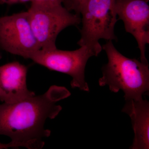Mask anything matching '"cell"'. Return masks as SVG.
I'll return each mask as SVG.
<instances>
[{
    "label": "cell",
    "instance_id": "cell-1",
    "mask_svg": "<svg viewBox=\"0 0 149 149\" xmlns=\"http://www.w3.org/2000/svg\"><path fill=\"white\" fill-rule=\"evenodd\" d=\"M70 95L65 87L52 85L43 95L0 104V135L10 138L12 148H42L51 133L45 128L46 120L58 115L62 108L56 103Z\"/></svg>",
    "mask_w": 149,
    "mask_h": 149
},
{
    "label": "cell",
    "instance_id": "cell-2",
    "mask_svg": "<svg viewBox=\"0 0 149 149\" xmlns=\"http://www.w3.org/2000/svg\"><path fill=\"white\" fill-rule=\"evenodd\" d=\"M102 48L106 53L108 63L102 67L103 75L99 79V85H107L115 93L121 90L125 101L143 99L149 91V64L123 56L115 47L112 41H108Z\"/></svg>",
    "mask_w": 149,
    "mask_h": 149
},
{
    "label": "cell",
    "instance_id": "cell-3",
    "mask_svg": "<svg viewBox=\"0 0 149 149\" xmlns=\"http://www.w3.org/2000/svg\"><path fill=\"white\" fill-rule=\"evenodd\" d=\"M116 0H87L80 12L82 15L80 47L87 46L98 54L102 48L99 41L117 40L114 27L117 19L115 7Z\"/></svg>",
    "mask_w": 149,
    "mask_h": 149
},
{
    "label": "cell",
    "instance_id": "cell-4",
    "mask_svg": "<svg viewBox=\"0 0 149 149\" xmlns=\"http://www.w3.org/2000/svg\"><path fill=\"white\" fill-rule=\"evenodd\" d=\"M27 12L40 50L56 48V42L59 34L66 27L81 23L80 16L71 13L63 5L51 6L31 5Z\"/></svg>",
    "mask_w": 149,
    "mask_h": 149
},
{
    "label": "cell",
    "instance_id": "cell-5",
    "mask_svg": "<svg viewBox=\"0 0 149 149\" xmlns=\"http://www.w3.org/2000/svg\"><path fill=\"white\" fill-rule=\"evenodd\" d=\"M80 47L74 51L61 50L57 48L40 50L29 59L50 70L68 74L72 78L70 83L72 88L89 92V86L85 80V66L90 58L99 54L87 46Z\"/></svg>",
    "mask_w": 149,
    "mask_h": 149
},
{
    "label": "cell",
    "instance_id": "cell-6",
    "mask_svg": "<svg viewBox=\"0 0 149 149\" xmlns=\"http://www.w3.org/2000/svg\"><path fill=\"white\" fill-rule=\"evenodd\" d=\"M0 49L27 59L40 50L27 11L0 17Z\"/></svg>",
    "mask_w": 149,
    "mask_h": 149
},
{
    "label": "cell",
    "instance_id": "cell-7",
    "mask_svg": "<svg viewBox=\"0 0 149 149\" xmlns=\"http://www.w3.org/2000/svg\"><path fill=\"white\" fill-rule=\"evenodd\" d=\"M118 19L124 22L125 31L135 37L141 52V61L148 65L146 45L149 44V6L146 0H116Z\"/></svg>",
    "mask_w": 149,
    "mask_h": 149
},
{
    "label": "cell",
    "instance_id": "cell-8",
    "mask_svg": "<svg viewBox=\"0 0 149 149\" xmlns=\"http://www.w3.org/2000/svg\"><path fill=\"white\" fill-rule=\"evenodd\" d=\"M27 68L17 61L0 66V87L3 93V102L14 103L35 95L27 88Z\"/></svg>",
    "mask_w": 149,
    "mask_h": 149
},
{
    "label": "cell",
    "instance_id": "cell-9",
    "mask_svg": "<svg viewBox=\"0 0 149 149\" xmlns=\"http://www.w3.org/2000/svg\"><path fill=\"white\" fill-rule=\"evenodd\" d=\"M122 111L130 116L134 138L131 149L149 148V103L146 100L127 101Z\"/></svg>",
    "mask_w": 149,
    "mask_h": 149
},
{
    "label": "cell",
    "instance_id": "cell-10",
    "mask_svg": "<svg viewBox=\"0 0 149 149\" xmlns=\"http://www.w3.org/2000/svg\"><path fill=\"white\" fill-rule=\"evenodd\" d=\"M87 0H63V6L71 12L74 11L75 14L80 16V12L83 4Z\"/></svg>",
    "mask_w": 149,
    "mask_h": 149
},
{
    "label": "cell",
    "instance_id": "cell-11",
    "mask_svg": "<svg viewBox=\"0 0 149 149\" xmlns=\"http://www.w3.org/2000/svg\"><path fill=\"white\" fill-rule=\"evenodd\" d=\"M31 5L41 6H56L62 5L63 0H31Z\"/></svg>",
    "mask_w": 149,
    "mask_h": 149
},
{
    "label": "cell",
    "instance_id": "cell-12",
    "mask_svg": "<svg viewBox=\"0 0 149 149\" xmlns=\"http://www.w3.org/2000/svg\"><path fill=\"white\" fill-rule=\"evenodd\" d=\"M31 0H0V4L8 5L15 4L19 3H24L30 2Z\"/></svg>",
    "mask_w": 149,
    "mask_h": 149
},
{
    "label": "cell",
    "instance_id": "cell-13",
    "mask_svg": "<svg viewBox=\"0 0 149 149\" xmlns=\"http://www.w3.org/2000/svg\"><path fill=\"white\" fill-rule=\"evenodd\" d=\"M9 148H11L9 143L7 144H3L0 143V149H7Z\"/></svg>",
    "mask_w": 149,
    "mask_h": 149
},
{
    "label": "cell",
    "instance_id": "cell-14",
    "mask_svg": "<svg viewBox=\"0 0 149 149\" xmlns=\"http://www.w3.org/2000/svg\"><path fill=\"white\" fill-rule=\"evenodd\" d=\"M3 93L1 89V87H0V100L1 101L3 102Z\"/></svg>",
    "mask_w": 149,
    "mask_h": 149
},
{
    "label": "cell",
    "instance_id": "cell-15",
    "mask_svg": "<svg viewBox=\"0 0 149 149\" xmlns=\"http://www.w3.org/2000/svg\"><path fill=\"white\" fill-rule=\"evenodd\" d=\"M0 50H1L0 49ZM1 58V52H0V59Z\"/></svg>",
    "mask_w": 149,
    "mask_h": 149
}]
</instances>
